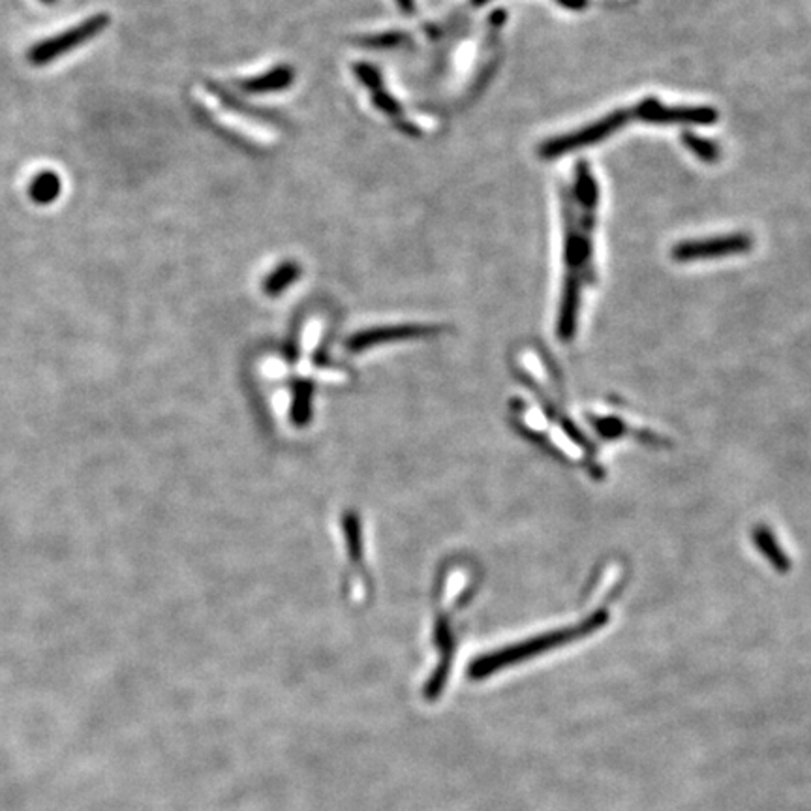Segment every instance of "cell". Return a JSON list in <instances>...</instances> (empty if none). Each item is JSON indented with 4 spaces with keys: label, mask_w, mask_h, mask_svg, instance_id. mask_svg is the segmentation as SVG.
I'll use <instances>...</instances> for the list:
<instances>
[{
    "label": "cell",
    "mask_w": 811,
    "mask_h": 811,
    "mask_svg": "<svg viewBox=\"0 0 811 811\" xmlns=\"http://www.w3.org/2000/svg\"><path fill=\"white\" fill-rule=\"evenodd\" d=\"M599 190L588 164H580L575 183L565 196V269L567 279L560 306L558 333L562 338L575 335L580 291L592 272V233Z\"/></svg>",
    "instance_id": "1"
},
{
    "label": "cell",
    "mask_w": 811,
    "mask_h": 811,
    "mask_svg": "<svg viewBox=\"0 0 811 811\" xmlns=\"http://www.w3.org/2000/svg\"><path fill=\"white\" fill-rule=\"evenodd\" d=\"M718 119V113L712 107H671L659 100L648 98L641 104L627 107V109H616L609 113L607 117L599 119L588 126H582L571 134H565L555 139H548L541 145L539 154L547 160L560 158L567 153L579 151L582 147H588L597 141H603L614 132H618L624 126L642 121V122H656V124H713Z\"/></svg>",
    "instance_id": "2"
},
{
    "label": "cell",
    "mask_w": 811,
    "mask_h": 811,
    "mask_svg": "<svg viewBox=\"0 0 811 811\" xmlns=\"http://www.w3.org/2000/svg\"><path fill=\"white\" fill-rule=\"evenodd\" d=\"M107 25H109L107 13L94 15V18L85 20L83 23H79L68 30L60 32V35H55L51 38L38 42L28 51V60L32 64H36V67H42V64H47L62 55H67V53L74 51L75 47L83 45L85 42L92 40L94 36H98Z\"/></svg>",
    "instance_id": "3"
},
{
    "label": "cell",
    "mask_w": 811,
    "mask_h": 811,
    "mask_svg": "<svg viewBox=\"0 0 811 811\" xmlns=\"http://www.w3.org/2000/svg\"><path fill=\"white\" fill-rule=\"evenodd\" d=\"M752 247H753V242L748 235L731 233V235H721V237H712V239L680 242L678 247L673 248V257L676 259V262H682V264L705 262V259L744 254V252H748Z\"/></svg>",
    "instance_id": "4"
},
{
    "label": "cell",
    "mask_w": 811,
    "mask_h": 811,
    "mask_svg": "<svg viewBox=\"0 0 811 811\" xmlns=\"http://www.w3.org/2000/svg\"><path fill=\"white\" fill-rule=\"evenodd\" d=\"M60 190H62L60 178H59V175H55L51 171H43V173L36 175L35 178H32V183L28 186L30 198L40 205L55 201L59 198Z\"/></svg>",
    "instance_id": "5"
},
{
    "label": "cell",
    "mask_w": 811,
    "mask_h": 811,
    "mask_svg": "<svg viewBox=\"0 0 811 811\" xmlns=\"http://www.w3.org/2000/svg\"><path fill=\"white\" fill-rule=\"evenodd\" d=\"M425 329L419 327H393V329H382V331H370L365 335H357L351 338L350 346L353 350H361L366 346H372L374 343H383V340H395V338H408V336H419L423 335Z\"/></svg>",
    "instance_id": "6"
},
{
    "label": "cell",
    "mask_w": 811,
    "mask_h": 811,
    "mask_svg": "<svg viewBox=\"0 0 811 811\" xmlns=\"http://www.w3.org/2000/svg\"><path fill=\"white\" fill-rule=\"evenodd\" d=\"M291 83V70H277L262 79H252L242 83L248 92H267V91H279L282 87H287Z\"/></svg>",
    "instance_id": "7"
},
{
    "label": "cell",
    "mask_w": 811,
    "mask_h": 811,
    "mask_svg": "<svg viewBox=\"0 0 811 811\" xmlns=\"http://www.w3.org/2000/svg\"><path fill=\"white\" fill-rule=\"evenodd\" d=\"M299 269L294 264L282 265L277 272H272L271 277L265 280V291L269 295H277L284 287H287L291 282L297 279Z\"/></svg>",
    "instance_id": "8"
},
{
    "label": "cell",
    "mask_w": 811,
    "mask_h": 811,
    "mask_svg": "<svg viewBox=\"0 0 811 811\" xmlns=\"http://www.w3.org/2000/svg\"><path fill=\"white\" fill-rule=\"evenodd\" d=\"M684 143L689 147V151H693V154L699 156L701 160H706V161H712V160H716L718 158V149L713 147V145L706 139H701V138H695V136H684Z\"/></svg>",
    "instance_id": "9"
},
{
    "label": "cell",
    "mask_w": 811,
    "mask_h": 811,
    "mask_svg": "<svg viewBox=\"0 0 811 811\" xmlns=\"http://www.w3.org/2000/svg\"><path fill=\"white\" fill-rule=\"evenodd\" d=\"M374 92H376V94H374V98H376V104H378L380 109H383V111H387V113H391V115H395V113H398L400 107H398V104L391 98V96L385 94V92H382L380 89H374Z\"/></svg>",
    "instance_id": "10"
},
{
    "label": "cell",
    "mask_w": 811,
    "mask_h": 811,
    "mask_svg": "<svg viewBox=\"0 0 811 811\" xmlns=\"http://www.w3.org/2000/svg\"><path fill=\"white\" fill-rule=\"evenodd\" d=\"M398 6L406 12H412L413 10V0H397Z\"/></svg>",
    "instance_id": "11"
},
{
    "label": "cell",
    "mask_w": 811,
    "mask_h": 811,
    "mask_svg": "<svg viewBox=\"0 0 811 811\" xmlns=\"http://www.w3.org/2000/svg\"><path fill=\"white\" fill-rule=\"evenodd\" d=\"M484 3H486V0H474V6H481Z\"/></svg>",
    "instance_id": "12"
},
{
    "label": "cell",
    "mask_w": 811,
    "mask_h": 811,
    "mask_svg": "<svg viewBox=\"0 0 811 811\" xmlns=\"http://www.w3.org/2000/svg\"><path fill=\"white\" fill-rule=\"evenodd\" d=\"M42 3H55V0H42Z\"/></svg>",
    "instance_id": "13"
}]
</instances>
